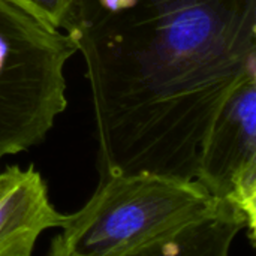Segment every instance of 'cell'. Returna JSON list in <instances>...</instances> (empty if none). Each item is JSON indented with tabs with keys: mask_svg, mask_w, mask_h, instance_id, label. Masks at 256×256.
I'll return each instance as SVG.
<instances>
[{
	"mask_svg": "<svg viewBox=\"0 0 256 256\" xmlns=\"http://www.w3.org/2000/svg\"><path fill=\"white\" fill-rule=\"evenodd\" d=\"M86 66L99 180L196 177L224 102L256 76V0H68Z\"/></svg>",
	"mask_w": 256,
	"mask_h": 256,
	"instance_id": "obj_1",
	"label": "cell"
},
{
	"mask_svg": "<svg viewBox=\"0 0 256 256\" xmlns=\"http://www.w3.org/2000/svg\"><path fill=\"white\" fill-rule=\"evenodd\" d=\"M60 230L50 255L226 256L248 222L196 178L141 171L99 180Z\"/></svg>",
	"mask_w": 256,
	"mask_h": 256,
	"instance_id": "obj_2",
	"label": "cell"
},
{
	"mask_svg": "<svg viewBox=\"0 0 256 256\" xmlns=\"http://www.w3.org/2000/svg\"><path fill=\"white\" fill-rule=\"evenodd\" d=\"M76 52L60 28L0 0V160L40 144L66 110L64 66Z\"/></svg>",
	"mask_w": 256,
	"mask_h": 256,
	"instance_id": "obj_3",
	"label": "cell"
},
{
	"mask_svg": "<svg viewBox=\"0 0 256 256\" xmlns=\"http://www.w3.org/2000/svg\"><path fill=\"white\" fill-rule=\"evenodd\" d=\"M195 178L244 216L255 246L256 76L242 81L224 102L202 142Z\"/></svg>",
	"mask_w": 256,
	"mask_h": 256,
	"instance_id": "obj_4",
	"label": "cell"
},
{
	"mask_svg": "<svg viewBox=\"0 0 256 256\" xmlns=\"http://www.w3.org/2000/svg\"><path fill=\"white\" fill-rule=\"evenodd\" d=\"M68 219L54 208L48 188L33 165L0 172V256H30L42 232Z\"/></svg>",
	"mask_w": 256,
	"mask_h": 256,
	"instance_id": "obj_5",
	"label": "cell"
},
{
	"mask_svg": "<svg viewBox=\"0 0 256 256\" xmlns=\"http://www.w3.org/2000/svg\"><path fill=\"white\" fill-rule=\"evenodd\" d=\"M45 24L60 28L68 0H14Z\"/></svg>",
	"mask_w": 256,
	"mask_h": 256,
	"instance_id": "obj_6",
	"label": "cell"
}]
</instances>
